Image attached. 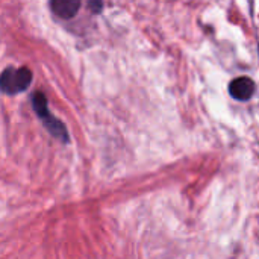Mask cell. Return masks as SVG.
Returning a JSON list of instances; mask_svg holds the SVG:
<instances>
[{"label":"cell","mask_w":259,"mask_h":259,"mask_svg":"<svg viewBox=\"0 0 259 259\" xmlns=\"http://www.w3.org/2000/svg\"><path fill=\"white\" fill-rule=\"evenodd\" d=\"M32 108H33V111L39 117L41 123L44 124V127L49 131V134L52 137H55L56 140H59L64 144L70 141L67 127L55 115L50 114L49 106H47V99H46V96L42 93L36 91V93L32 94Z\"/></svg>","instance_id":"1"},{"label":"cell","mask_w":259,"mask_h":259,"mask_svg":"<svg viewBox=\"0 0 259 259\" xmlns=\"http://www.w3.org/2000/svg\"><path fill=\"white\" fill-rule=\"evenodd\" d=\"M32 71L27 67H8L0 74V91L8 96H15L29 88Z\"/></svg>","instance_id":"2"},{"label":"cell","mask_w":259,"mask_h":259,"mask_svg":"<svg viewBox=\"0 0 259 259\" xmlns=\"http://www.w3.org/2000/svg\"><path fill=\"white\" fill-rule=\"evenodd\" d=\"M255 82L250 79V77H246V76H241V77H237L231 82L229 85V93L234 99L237 100H249L253 94H255Z\"/></svg>","instance_id":"3"},{"label":"cell","mask_w":259,"mask_h":259,"mask_svg":"<svg viewBox=\"0 0 259 259\" xmlns=\"http://www.w3.org/2000/svg\"><path fill=\"white\" fill-rule=\"evenodd\" d=\"M50 8L55 15L68 20L77 14V11L80 8V2H77V0H53L50 3Z\"/></svg>","instance_id":"4"}]
</instances>
